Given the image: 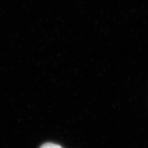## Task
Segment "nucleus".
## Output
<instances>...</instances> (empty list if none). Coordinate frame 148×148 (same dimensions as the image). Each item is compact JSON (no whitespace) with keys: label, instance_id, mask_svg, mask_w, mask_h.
I'll use <instances>...</instances> for the list:
<instances>
[{"label":"nucleus","instance_id":"obj_1","mask_svg":"<svg viewBox=\"0 0 148 148\" xmlns=\"http://www.w3.org/2000/svg\"><path fill=\"white\" fill-rule=\"evenodd\" d=\"M40 148H62L60 145L57 144L51 143H47L43 144Z\"/></svg>","mask_w":148,"mask_h":148}]
</instances>
